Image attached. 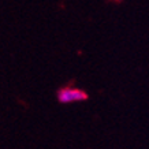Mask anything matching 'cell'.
<instances>
[{"label":"cell","instance_id":"cell-1","mask_svg":"<svg viewBox=\"0 0 149 149\" xmlns=\"http://www.w3.org/2000/svg\"><path fill=\"white\" fill-rule=\"evenodd\" d=\"M58 99L60 103L67 104L75 103V101H84V100L88 99V95L81 89H77V88H63L62 91H59Z\"/></svg>","mask_w":149,"mask_h":149}]
</instances>
